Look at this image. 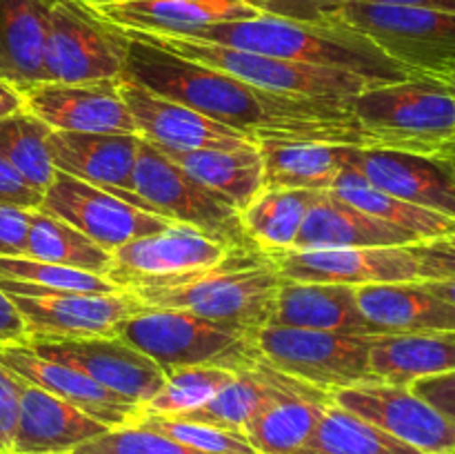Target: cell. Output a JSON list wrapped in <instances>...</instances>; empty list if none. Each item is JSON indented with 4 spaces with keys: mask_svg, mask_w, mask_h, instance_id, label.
Segmentation results:
<instances>
[{
    "mask_svg": "<svg viewBox=\"0 0 455 454\" xmlns=\"http://www.w3.org/2000/svg\"><path fill=\"white\" fill-rule=\"evenodd\" d=\"M129 38L123 78L167 101L200 111L244 134L253 142H327L369 147L351 111V101H318L269 92L227 71L200 65L140 38Z\"/></svg>",
    "mask_w": 455,
    "mask_h": 454,
    "instance_id": "6da1fadb",
    "label": "cell"
},
{
    "mask_svg": "<svg viewBox=\"0 0 455 454\" xmlns=\"http://www.w3.org/2000/svg\"><path fill=\"white\" fill-rule=\"evenodd\" d=\"M185 38L225 45V47L283 58V61L349 71L367 80L369 85L400 83L413 76L400 62L387 56L380 47H376L367 36L345 22L309 25V22L284 20V18L260 13L247 20L200 27Z\"/></svg>",
    "mask_w": 455,
    "mask_h": 454,
    "instance_id": "7a4b0ae2",
    "label": "cell"
},
{
    "mask_svg": "<svg viewBox=\"0 0 455 454\" xmlns=\"http://www.w3.org/2000/svg\"><path fill=\"white\" fill-rule=\"evenodd\" d=\"M280 283L283 276L269 254L262 249H238L212 267L129 292L136 294L147 307L187 310L256 334L269 325Z\"/></svg>",
    "mask_w": 455,
    "mask_h": 454,
    "instance_id": "3957f363",
    "label": "cell"
},
{
    "mask_svg": "<svg viewBox=\"0 0 455 454\" xmlns=\"http://www.w3.org/2000/svg\"><path fill=\"white\" fill-rule=\"evenodd\" d=\"M351 111L373 150L455 160V101L434 76L369 85L351 98Z\"/></svg>",
    "mask_w": 455,
    "mask_h": 454,
    "instance_id": "277c9868",
    "label": "cell"
},
{
    "mask_svg": "<svg viewBox=\"0 0 455 454\" xmlns=\"http://www.w3.org/2000/svg\"><path fill=\"white\" fill-rule=\"evenodd\" d=\"M116 336L149 356L164 374L194 365L235 372L260 359L253 334L173 307L145 305L116 328Z\"/></svg>",
    "mask_w": 455,
    "mask_h": 454,
    "instance_id": "5b68a950",
    "label": "cell"
},
{
    "mask_svg": "<svg viewBox=\"0 0 455 454\" xmlns=\"http://www.w3.org/2000/svg\"><path fill=\"white\" fill-rule=\"evenodd\" d=\"M124 34L140 38L145 43L156 45L160 49L189 58L200 65L227 71L235 78L251 83L260 89L291 96L318 98V101H342L349 102L358 96L369 83L349 71L329 69V67L307 65V62L283 61V58L262 56V53L243 52V49L225 47V45L203 43V40L185 38V36L151 34V31L123 29Z\"/></svg>",
    "mask_w": 455,
    "mask_h": 454,
    "instance_id": "8992f818",
    "label": "cell"
},
{
    "mask_svg": "<svg viewBox=\"0 0 455 454\" xmlns=\"http://www.w3.org/2000/svg\"><path fill=\"white\" fill-rule=\"evenodd\" d=\"M133 182L136 194L160 216L194 227L229 249H260L249 239L234 200L196 181L145 138L138 145Z\"/></svg>",
    "mask_w": 455,
    "mask_h": 454,
    "instance_id": "52a82bcc",
    "label": "cell"
},
{
    "mask_svg": "<svg viewBox=\"0 0 455 454\" xmlns=\"http://www.w3.org/2000/svg\"><path fill=\"white\" fill-rule=\"evenodd\" d=\"M336 22L367 36L411 74L438 78L455 67V13L351 0Z\"/></svg>",
    "mask_w": 455,
    "mask_h": 454,
    "instance_id": "ba28073f",
    "label": "cell"
},
{
    "mask_svg": "<svg viewBox=\"0 0 455 454\" xmlns=\"http://www.w3.org/2000/svg\"><path fill=\"white\" fill-rule=\"evenodd\" d=\"M253 341L265 363L318 390L380 383L369 368L371 336L265 325Z\"/></svg>",
    "mask_w": 455,
    "mask_h": 454,
    "instance_id": "9c48e42d",
    "label": "cell"
},
{
    "mask_svg": "<svg viewBox=\"0 0 455 454\" xmlns=\"http://www.w3.org/2000/svg\"><path fill=\"white\" fill-rule=\"evenodd\" d=\"M44 76L47 83L80 85L123 76L129 38L120 27L78 0H47Z\"/></svg>",
    "mask_w": 455,
    "mask_h": 454,
    "instance_id": "30bf717a",
    "label": "cell"
},
{
    "mask_svg": "<svg viewBox=\"0 0 455 454\" xmlns=\"http://www.w3.org/2000/svg\"><path fill=\"white\" fill-rule=\"evenodd\" d=\"M38 209L69 223L109 254L132 240L160 234L176 225L169 218L127 203L114 191L93 187L62 172H56L49 182Z\"/></svg>",
    "mask_w": 455,
    "mask_h": 454,
    "instance_id": "8fae6325",
    "label": "cell"
},
{
    "mask_svg": "<svg viewBox=\"0 0 455 454\" xmlns=\"http://www.w3.org/2000/svg\"><path fill=\"white\" fill-rule=\"evenodd\" d=\"M331 399L420 452L455 454V421L420 399L411 387L367 383L331 392Z\"/></svg>",
    "mask_w": 455,
    "mask_h": 454,
    "instance_id": "7c38bea8",
    "label": "cell"
},
{
    "mask_svg": "<svg viewBox=\"0 0 455 454\" xmlns=\"http://www.w3.org/2000/svg\"><path fill=\"white\" fill-rule=\"evenodd\" d=\"M22 345L31 347L44 359L80 369L102 387L136 405L149 403L167 383V374L149 356L118 336L65 338V341L29 338Z\"/></svg>",
    "mask_w": 455,
    "mask_h": 454,
    "instance_id": "4fadbf2b",
    "label": "cell"
},
{
    "mask_svg": "<svg viewBox=\"0 0 455 454\" xmlns=\"http://www.w3.org/2000/svg\"><path fill=\"white\" fill-rule=\"evenodd\" d=\"M342 163L373 187L404 203L455 218V160L373 147H347Z\"/></svg>",
    "mask_w": 455,
    "mask_h": 454,
    "instance_id": "5bb4252c",
    "label": "cell"
},
{
    "mask_svg": "<svg viewBox=\"0 0 455 454\" xmlns=\"http://www.w3.org/2000/svg\"><path fill=\"white\" fill-rule=\"evenodd\" d=\"M280 276L298 283L378 285L418 280L416 258L404 247L280 249L267 252Z\"/></svg>",
    "mask_w": 455,
    "mask_h": 454,
    "instance_id": "9a60e30c",
    "label": "cell"
},
{
    "mask_svg": "<svg viewBox=\"0 0 455 454\" xmlns=\"http://www.w3.org/2000/svg\"><path fill=\"white\" fill-rule=\"evenodd\" d=\"M9 296L25 319L29 338L40 341L116 336V328L124 319L145 310V303L127 289L118 294L60 292L47 296Z\"/></svg>",
    "mask_w": 455,
    "mask_h": 454,
    "instance_id": "2e32d148",
    "label": "cell"
},
{
    "mask_svg": "<svg viewBox=\"0 0 455 454\" xmlns=\"http://www.w3.org/2000/svg\"><path fill=\"white\" fill-rule=\"evenodd\" d=\"M231 252L238 249L225 247L194 227L176 223L160 234L142 236L111 252L114 265L107 279L129 292L187 272L212 267Z\"/></svg>",
    "mask_w": 455,
    "mask_h": 454,
    "instance_id": "e0dca14e",
    "label": "cell"
},
{
    "mask_svg": "<svg viewBox=\"0 0 455 454\" xmlns=\"http://www.w3.org/2000/svg\"><path fill=\"white\" fill-rule=\"evenodd\" d=\"M120 78L98 83H40L25 89V107L60 132L127 134L140 136L136 120L120 93Z\"/></svg>",
    "mask_w": 455,
    "mask_h": 454,
    "instance_id": "ac0fdd59",
    "label": "cell"
},
{
    "mask_svg": "<svg viewBox=\"0 0 455 454\" xmlns=\"http://www.w3.org/2000/svg\"><path fill=\"white\" fill-rule=\"evenodd\" d=\"M138 145H140V136L80 134L60 132V129H52L47 141L56 172L69 174L89 185L114 191L127 203L149 214H158L145 199L136 194L133 172H136Z\"/></svg>",
    "mask_w": 455,
    "mask_h": 454,
    "instance_id": "d6986e66",
    "label": "cell"
},
{
    "mask_svg": "<svg viewBox=\"0 0 455 454\" xmlns=\"http://www.w3.org/2000/svg\"><path fill=\"white\" fill-rule=\"evenodd\" d=\"M0 368H4L29 385L40 387V390L67 401L80 412L105 423L109 430L132 426L142 412V405L132 403L124 396L107 390L100 383H96L71 365L56 363V361L36 354L27 345H18V343H4L3 345L0 343Z\"/></svg>",
    "mask_w": 455,
    "mask_h": 454,
    "instance_id": "ffe728a7",
    "label": "cell"
},
{
    "mask_svg": "<svg viewBox=\"0 0 455 454\" xmlns=\"http://www.w3.org/2000/svg\"><path fill=\"white\" fill-rule=\"evenodd\" d=\"M118 85L123 101L127 102L140 129V138L154 145L172 150H243L258 145L244 134L216 123L180 102L156 96L133 80L120 76Z\"/></svg>",
    "mask_w": 455,
    "mask_h": 454,
    "instance_id": "44dd1931",
    "label": "cell"
},
{
    "mask_svg": "<svg viewBox=\"0 0 455 454\" xmlns=\"http://www.w3.org/2000/svg\"><path fill=\"white\" fill-rule=\"evenodd\" d=\"M331 403V392L275 369V392L247 423L243 434L258 454H296Z\"/></svg>",
    "mask_w": 455,
    "mask_h": 454,
    "instance_id": "7402d4cb",
    "label": "cell"
},
{
    "mask_svg": "<svg viewBox=\"0 0 455 454\" xmlns=\"http://www.w3.org/2000/svg\"><path fill=\"white\" fill-rule=\"evenodd\" d=\"M18 378V377H16ZM20 403L12 454H69L109 427L67 401L18 378Z\"/></svg>",
    "mask_w": 455,
    "mask_h": 454,
    "instance_id": "603a6c76",
    "label": "cell"
},
{
    "mask_svg": "<svg viewBox=\"0 0 455 454\" xmlns=\"http://www.w3.org/2000/svg\"><path fill=\"white\" fill-rule=\"evenodd\" d=\"M269 325L298 329H318L333 334H382L363 314L355 288L336 283H298L283 279L275 296Z\"/></svg>",
    "mask_w": 455,
    "mask_h": 454,
    "instance_id": "cb8c5ba5",
    "label": "cell"
},
{
    "mask_svg": "<svg viewBox=\"0 0 455 454\" xmlns=\"http://www.w3.org/2000/svg\"><path fill=\"white\" fill-rule=\"evenodd\" d=\"M92 9L120 29L167 36H189L216 22L260 16L249 0H116Z\"/></svg>",
    "mask_w": 455,
    "mask_h": 454,
    "instance_id": "d4e9b609",
    "label": "cell"
},
{
    "mask_svg": "<svg viewBox=\"0 0 455 454\" xmlns=\"http://www.w3.org/2000/svg\"><path fill=\"white\" fill-rule=\"evenodd\" d=\"M363 314L382 334L455 332V305L431 292L422 280L355 288Z\"/></svg>",
    "mask_w": 455,
    "mask_h": 454,
    "instance_id": "484cf974",
    "label": "cell"
},
{
    "mask_svg": "<svg viewBox=\"0 0 455 454\" xmlns=\"http://www.w3.org/2000/svg\"><path fill=\"white\" fill-rule=\"evenodd\" d=\"M418 239L400 227L360 212L333 191H320L307 212L293 249L404 247Z\"/></svg>",
    "mask_w": 455,
    "mask_h": 454,
    "instance_id": "4316f807",
    "label": "cell"
},
{
    "mask_svg": "<svg viewBox=\"0 0 455 454\" xmlns=\"http://www.w3.org/2000/svg\"><path fill=\"white\" fill-rule=\"evenodd\" d=\"M47 0H0V80L25 89L47 83Z\"/></svg>",
    "mask_w": 455,
    "mask_h": 454,
    "instance_id": "83f0119b",
    "label": "cell"
},
{
    "mask_svg": "<svg viewBox=\"0 0 455 454\" xmlns=\"http://www.w3.org/2000/svg\"><path fill=\"white\" fill-rule=\"evenodd\" d=\"M369 368L380 383L411 387L418 378L455 372V332L376 334Z\"/></svg>",
    "mask_w": 455,
    "mask_h": 454,
    "instance_id": "f1b7e54d",
    "label": "cell"
},
{
    "mask_svg": "<svg viewBox=\"0 0 455 454\" xmlns=\"http://www.w3.org/2000/svg\"><path fill=\"white\" fill-rule=\"evenodd\" d=\"M154 147L163 151L178 167L185 169L189 176H194L196 181L234 200L240 212L262 191L265 163H262V154L258 145L243 147V150H172V147L164 145Z\"/></svg>",
    "mask_w": 455,
    "mask_h": 454,
    "instance_id": "f546056e",
    "label": "cell"
},
{
    "mask_svg": "<svg viewBox=\"0 0 455 454\" xmlns=\"http://www.w3.org/2000/svg\"><path fill=\"white\" fill-rule=\"evenodd\" d=\"M258 147L265 163L262 190L329 191L345 167L349 145L262 141Z\"/></svg>",
    "mask_w": 455,
    "mask_h": 454,
    "instance_id": "4dcf8cb0",
    "label": "cell"
},
{
    "mask_svg": "<svg viewBox=\"0 0 455 454\" xmlns=\"http://www.w3.org/2000/svg\"><path fill=\"white\" fill-rule=\"evenodd\" d=\"M329 191H333L338 199L347 200L349 205L358 207L360 212L409 231V234L416 236L418 240L435 239V236H444L455 231V218H449L438 212H431V209L418 207V205L404 203V200L395 199V196L373 187L371 182L364 181V178L351 167H342L336 185Z\"/></svg>",
    "mask_w": 455,
    "mask_h": 454,
    "instance_id": "1f68e13d",
    "label": "cell"
},
{
    "mask_svg": "<svg viewBox=\"0 0 455 454\" xmlns=\"http://www.w3.org/2000/svg\"><path fill=\"white\" fill-rule=\"evenodd\" d=\"M275 392V369L260 359L251 368L235 372L229 385L222 387L213 399L191 412L178 414L173 418L180 421L204 423V426L220 427V430L240 432L243 434L247 423L256 417L258 409L271 399Z\"/></svg>",
    "mask_w": 455,
    "mask_h": 454,
    "instance_id": "d6a6232c",
    "label": "cell"
},
{
    "mask_svg": "<svg viewBox=\"0 0 455 454\" xmlns=\"http://www.w3.org/2000/svg\"><path fill=\"white\" fill-rule=\"evenodd\" d=\"M320 191L311 190H262L243 209V223L249 239L262 252L296 247L307 212Z\"/></svg>",
    "mask_w": 455,
    "mask_h": 454,
    "instance_id": "836d02e7",
    "label": "cell"
},
{
    "mask_svg": "<svg viewBox=\"0 0 455 454\" xmlns=\"http://www.w3.org/2000/svg\"><path fill=\"white\" fill-rule=\"evenodd\" d=\"M25 256L36 261L56 263V265L74 267L89 274L107 276L111 272V254L93 243L92 239L71 227L60 218L31 209L29 234H27Z\"/></svg>",
    "mask_w": 455,
    "mask_h": 454,
    "instance_id": "e575fe53",
    "label": "cell"
},
{
    "mask_svg": "<svg viewBox=\"0 0 455 454\" xmlns=\"http://www.w3.org/2000/svg\"><path fill=\"white\" fill-rule=\"evenodd\" d=\"M296 454H425L358 414L331 403Z\"/></svg>",
    "mask_w": 455,
    "mask_h": 454,
    "instance_id": "d590c367",
    "label": "cell"
},
{
    "mask_svg": "<svg viewBox=\"0 0 455 454\" xmlns=\"http://www.w3.org/2000/svg\"><path fill=\"white\" fill-rule=\"evenodd\" d=\"M49 127L29 109L0 118V156L38 190H47L56 176L49 156Z\"/></svg>",
    "mask_w": 455,
    "mask_h": 454,
    "instance_id": "8d00e7d4",
    "label": "cell"
},
{
    "mask_svg": "<svg viewBox=\"0 0 455 454\" xmlns=\"http://www.w3.org/2000/svg\"><path fill=\"white\" fill-rule=\"evenodd\" d=\"M238 372V369H235ZM234 369L218 365H194V368L173 369L167 374L163 390L142 405V414L178 417L207 403L225 385L235 378Z\"/></svg>",
    "mask_w": 455,
    "mask_h": 454,
    "instance_id": "74e56055",
    "label": "cell"
},
{
    "mask_svg": "<svg viewBox=\"0 0 455 454\" xmlns=\"http://www.w3.org/2000/svg\"><path fill=\"white\" fill-rule=\"evenodd\" d=\"M132 426L160 432V434L204 454H258L247 441V436L240 434V432L220 430V427L204 426V423L180 421V418L173 417L140 412V417Z\"/></svg>",
    "mask_w": 455,
    "mask_h": 454,
    "instance_id": "f35d334b",
    "label": "cell"
},
{
    "mask_svg": "<svg viewBox=\"0 0 455 454\" xmlns=\"http://www.w3.org/2000/svg\"><path fill=\"white\" fill-rule=\"evenodd\" d=\"M69 454H204L182 445L160 432L145 430L138 426L114 427L102 432L96 439L78 445Z\"/></svg>",
    "mask_w": 455,
    "mask_h": 454,
    "instance_id": "ab89813d",
    "label": "cell"
},
{
    "mask_svg": "<svg viewBox=\"0 0 455 454\" xmlns=\"http://www.w3.org/2000/svg\"><path fill=\"white\" fill-rule=\"evenodd\" d=\"M416 258L418 280L455 279V231L409 245Z\"/></svg>",
    "mask_w": 455,
    "mask_h": 454,
    "instance_id": "60d3db41",
    "label": "cell"
},
{
    "mask_svg": "<svg viewBox=\"0 0 455 454\" xmlns=\"http://www.w3.org/2000/svg\"><path fill=\"white\" fill-rule=\"evenodd\" d=\"M347 3L351 0H260L258 9L267 16L284 18V20L331 25Z\"/></svg>",
    "mask_w": 455,
    "mask_h": 454,
    "instance_id": "b9f144b4",
    "label": "cell"
},
{
    "mask_svg": "<svg viewBox=\"0 0 455 454\" xmlns=\"http://www.w3.org/2000/svg\"><path fill=\"white\" fill-rule=\"evenodd\" d=\"M44 191L31 185L22 174H18L0 156V205H13L20 209H38L43 205Z\"/></svg>",
    "mask_w": 455,
    "mask_h": 454,
    "instance_id": "7bdbcfd3",
    "label": "cell"
},
{
    "mask_svg": "<svg viewBox=\"0 0 455 454\" xmlns=\"http://www.w3.org/2000/svg\"><path fill=\"white\" fill-rule=\"evenodd\" d=\"M31 209L0 205V256H25Z\"/></svg>",
    "mask_w": 455,
    "mask_h": 454,
    "instance_id": "ee69618b",
    "label": "cell"
},
{
    "mask_svg": "<svg viewBox=\"0 0 455 454\" xmlns=\"http://www.w3.org/2000/svg\"><path fill=\"white\" fill-rule=\"evenodd\" d=\"M18 378L4 368H0V454H12L13 432L18 421V403L20 390Z\"/></svg>",
    "mask_w": 455,
    "mask_h": 454,
    "instance_id": "f6af8a7d",
    "label": "cell"
},
{
    "mask_svg": "<svg viewBox=\"0 0 455 454\" xmlns=\"http://www.w3.org/2000/svg\"><path fill=\"white\" fill-rule=\"evenodd\" d=\"M411 390L427 403L434 405L435 409H440L444 417L455 421V372L418 378Z\"/></svg>",
    "mask_w": 455,
    "mask_h": 454,
    "instance_id": "bcb514c9",
    "label": "cell"
},
{
    "mask_svg": "<svg viewBox=\"0 0 455 454\" xmlns=\"http://www.w3.org/2000/svg\"><path fill=\"white\" fill-rule=\"evenodd\" d=\"M29 338V332H27L25 319L18 312L16 303L12 301L9 294H4L0 289V343H27Z\"/></svg>",
    "mask_w": 455,
    "mask_h": 454,
    "instance_id": "7dc6e473",
    "label": "cell"
},
{
    "mask_svg": "<svg viewBox=\"0 0 455 454\" xmlns=\"http://www.w3.org/2000/svg\"><path fill=\"white\" fill-rule=\"evenodd\" d=\"M22 109H27V107H25V96H22L20 89L12 87V85L0 80V118L12 116Z\"/></svg>",
    "mask_w": 455,
    "mask_h": 454,
    "instance_id": "c3c4849f",
    "label": "cell"
},
{
    "mask_svg": "<svg viewBox=\"0 0 455 454\" xmlns=\"http://www.w3.org/2000/svg\"><path fill=\"white\" fill-rule=\"evenodd\" d=\"M360 3L403 4V7H422V9H435V12L455 13V0H360Z\"/></svg>",
    "mask_w": 455,
    "mask_h": 454,
    "instance_id": "681fc988",
    "label": "cell"
},
{
    "mask_svg": "<svg viewBox=\"0 0 455 454\" xmlns=\"http://www.w3.org/2000/svg\"><path fill=\"white\" fill-rule=\"evenodd\" d=\"M427 288L434 294H438L440 298H444L447 303L455 305V279H440V280H422Z\"/></svg>",
    "mask_w": 455,
    "mask_h": 454,
    "instance_id": "f907efd6",
    "label": "cell"
},
{
    "mask_svg": "<svg viewBox=\"0 0 455 454\" xmlns=\"http://www.w3.org/2000/svg\"><path fill=\"white\" fill-rule=\"evenodd\" d=\"M434 78H435V76H434ZM438 80H443L444 87H447L449 92H451V96H453V101H455V67H453L451 71H447V74L438 76Z\"/></svg>",
    "mask_w": 455,
    "mask_h": 454,
    "instance_id": "816d5d0a",
    "label": "cell"
},
{
    "mask_svg": "<svg viewBox=\"0 0 455 454\" xmlns=\"http://www.w3.org/2000/svg\"><path fill=\"white\" fill-rule=\"evenodd\" d=\"M78 3H84V4H89V7H98V4L114 3V0H78Z\"/></svg>",
    "mask_w": 455,
    "mask_h": 454,
    "instance_id": "f5cc1de1",
    "label": "cell"
}]
</instances>
